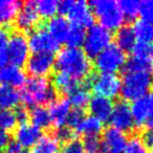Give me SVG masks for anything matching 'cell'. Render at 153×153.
Instances as JSON below:
<instances>
[{"label":"cell","mask_w":153,"mask_h":153,"mask_svg":"<svg viewBox=\"0 0 153 153\" xmlns=\"http://www.w3.org/2000/svg\"><path fill=\"white\" fill-rule=\"evenodd\" d=\"M57 71L69 76L76 82L85 81L92 74V63L80 47L61 49L55 60Z\"/></svg>","instance_id":"cell-1"},{"label":"cell","mask_w":153,"mask_h":153,"mask_svg":"<svg viewBox=\"0 0 153 153\" xmlns=\"http://www.w3.org/2000/svg\"><path fill=\"white\" fill-rule=\"evenodd\" d=\"M20 94V101L26 106L35 107L53 103L57 99V91L46 78L32 76L26 80Z\"/></svg>","instance_id":"cell-2"},{"label":"cell","mask_w":153,"mask_h":153,"mask_svg":"<svg viewBox=\"0 0 153 153\" xmlns=\"http://www.w3.org/2000/svg\"><path fill=\"white\" fill-rule=\"evenodd\" d=\"M153 86V76L149 72H128L125 71L121 80V96L125 100L135 101L144 94H148Z\"/></svg>","instance_id":"cell-3"},{"label":"cell","mask_w":153,"mask_h":153,"mask_svg":"<svg viewBox=\"0 0 153 153\" xmlns=\"http://www.w3.org/2000/svg\"><path fill=\"white\" fill-rule=\"evenodd\" d=\"M88 4L101 25L105 28L109 30H117L123 25L125 18L121 12L119 2L114 0H94Z\"/></svg>","instance_id":"cell-4"},{"label":"cell","mask_w":153,"mask_h":153,"mask_svg":"<svg viewBox=\"0 0 153 153\" xmlns=\"http://www.w3.org/2000/svg\"><path fill=\"white\" fill-rule=\"evenodd\" d=\"M85 87H89L98 96L107 99L117 97L121 91V79L117 74H94L92 72L84 81Z\"/></svg>","instance_id":"cell-5"},{"label":"cell","mask_w":153,"mask_h":153,"mask_svg":"<svg viewBox=\"0 0 153 153\" xmlns=\"http://www.w3.org/2000/svg\"><path fill=\"white\" fill-rule=\"evenodd\" d=\"M112 33L101 24H94L88 28L83 42L84 53L88 58H96L111 44Z\"/></svg>","instance_id":"cell-6"},{"label":"cell","mask_w":153,"mask_h":153,"mask_svg":"<svg viewBox=\"0 0 153 153\" xmlns=\"http://www.w3.org/2000/svg\"><path fill=\"white\" fill-rule=\"evenodd\" d=\"M126 53L117 44H110L94 58V66L104 74H115L126 64Z\"/></svg>","instance_id":"cell-7"},{"label":"cell","mask_w":153,"mask_h":153,"mask_svg":"<svg viewBox=\"0 0 153 153\" xmlns=\"http://www.w3.org/2000/svg\"><path fill=\"white\" fill-rule=\"evenodd\" d=\"M5 51L10 63L21 67L30 57V47L26 36L21 32H14L10 36Z\"/></svg>","instance_id":"cell-8"},{"label":"cell","mask_w":153,"mask_h":153,"mask_svg":"<svg viewBox=\"0 0 153 153\" xmlns=\"http://www.w3.org/2000/svg\"><path fill=\"white\" fill-rule=\"evenodd\" d=\"M30 51L33 53H55L59 51L60 44L51 36L44 25L40 24L30 33L27 39Z\"/></svg>","instance_id":"cell-9"},{"label":"cell","mask_w":153,"mask_h":153,"mask_svg":"<svg viewBox=\"0 0 153 153\" xmlns=\"http://www.w3.org/2000/svg\"><path fill=\"white\" fill-rule=\"evenodd\" d=\"M55 53H33L25 63L26 70L32 76L45 78L51 74L55 67Z\"/></svg>","instance_id":"cell-10"},{"label":"cell","mask_w":153,"mask_h":153,"mask_svg":"<svg viewBox=\"0 0 153 153\" xmlns=\"http://www.w3.org/2000/svg\"><path fill=\"white\" fill-rule=\"evenodd\" d=\"M109 123L111 127L122 132H132L135 128L131 109L125 101H119L113 105L112 111L109 117Z\"/></svg>","instance_id":"cell-11"},{"label":"cell","mask_w":153,"mask_h":153,"mask_svg":"<svg viewBox=\"0 0 153 153\" xmlns=\"http://www.w3.org/2000/svg\"><path fill=\"white\" fill-rule=\"evenodd\" d=\"M40 21V16L36 9L35 1H27L22 3L21 9L19 10L15 18V25L23 32H32L37 27Z\"/></svg>","instance_id":"cell-12"},{"label":"cell","mask_w":153,"mask_h":153,"mask_svg":"<svg viewBox=\"0 0 153 153\" xmlns=\"http://www.w3.org/2000/svg\"><path fill=\"white\" fill-rule=\"evenodd\" d=\"M67 15L72 25L79 26L82 28L90 27L91 25H94V13L88 2L84 0L74 1Z\"/></svg>","instance_id":"cell-13"},{"label":"cell","mask_w":153,"mask_h":153,"mask_svg":"<svg viewBox=\"0 0 153 153\" xmlns=\"http://www.w3.org/2000/svg\"><path fill=\"white\" fill-rule=\"evenodd\" d=\"M127 142L128 138L126 133L112 127H108L103 133L101 153H123Z\"/></svg>","instance_id":"cell-14"},{"label":"cell","mask_w":153,"mask_h":153,"mask_svg":"<svg viewBox=\"0 0 153 153\" xmlns=\"http://www.w3.org/2000/svg\"><path fill=\"white\" fill-rule=\"evenodd\" d=\"M130 109L135 126L142 127L153 111V92H148L133 101Z\"/></svg>","instance_id":"cell-15"},{"label":"cell","mask_w":153,"mask_h":153,"mask_svg":"<svg viewBox=\"0 0 153 153\" xmlns=\"http://www.w3.org/2000/svg\"><path fill=\"white\" fill-rule=\"evenodd\" d=\"M42 137V131L32 123L20 124L15 130V140L21 148L28 149L34 147Z\"/></svg>","instance_id":"cell-16"},{"label":"cell","mask_w":153,"mask_h":153,"mask_svg":"<svg viewBox=\"0 0 153 153\" xmlns=\"http://www.w3.org/2000/svg\"><path fill=\"white\" fill-rule=\"evenodd\" d=\"M26 82L25 72L21 67L7 64L0 67V84L12 88L22 87Z\"/></svg>","instance_id":"cell-17"},{"label":"cell","mask_w":153,"mask_h":153,"mask_svg":"<svg viewBox=\"0 0 153 153\" xmlns=\"http://www.w3.org/2000/svg\"><path fill=\"white\" fill-rule=\"evenodd\" d=\"M45 28L59 44L66 43L71 24L63 16H55L45 22Z\"/></svg>","instance_id":"cell-18"},{"label":"cell","mask_w":153,"mask_h":153,"mask_svg":"<svg viewBox=\"0 0 153 153\" xmlns=\"http://www.w3.org/2000/svg\"><path fill=\"white\" fill-rule=\"evenodd\" d=\"M112 108V100L105 98V97L98 96V94L92 97L88 103V109H89L91 115L102 122L109 120Z\"/></svg>","instance_id":"cell-19"},{"label":"cell","mask_w":153,"mask_h":153,"mask_svg":"<svg viewBox=\"0 0 153 153\" xmlns=\"http://www.w3.org/2000/svg\"><path fill=\"white\" fill-rule=\"evenodd\" d=\"M48 111L49 115H51V124H53L56 129L61 128L66 124V119L70 111V104L67 99L65 98L56 99L51 104Z\"/></svg>","instance_id":"cell-20"},{"label":"cell","mask_w":153,"mask_h":153,"mask_svg":"<svg viewBox=\"0 0 153 153\" xmlns=\"http://www.w3.org/2000/svg\"><path fill=\"white\" fill-rule=\"evenodd\" d=\"M22 2L16 0H0V24L5 26L15 20Z\"/></svg>","instance_id":"cell-21"},{"label":"cell","mask_w":153,"mask_h":153,"mask_svg":"<svg viewBox=\"0 0 153 153\" xmlns=\"http://www.w3.org/2000/svg\"><path fill=\"white\" fill-rule=\"evenodd\" d=\"M115 42L123 51H130L136 43V38L131 25H122L115 33Z\"/></svg>","instance_id":"cell-22"},{"label":"cell","mask_w":153,"mask_h":153,"mask_svg":"<svg viewBox=\"0 0 153 153\" xmlns=\"http://www.w3.org/2000/svg\"><path fill=\"white\" fill-rule=\"evenodd\" d=\"M20 103V94L15 88L0 85V110H12Z\"/></svg>","instance_id":"cell-23"},{"label":"cell","mask_w":153,"mask_h":153,"mask_svg":"<svg viewBox=\"0 0 153 153\" xmlns=\"http://www.w3.org/2000/svg\"><path fill=\"white\" fill-rule=\"evenodd\" d=\"M56 91L62 94H69L72 90L76 89L79 86V82H76L69 76L63 74V72L57 71L53 76V84Z\"/></svg>","instance_id":"cell-24"},{"label":"cell","mask_w":153,"mask_h":153,"mask_svg":"<svg viewBox=\"0 0 153 153\" xmlns=\"http://www.w3.org/2000/svg\"><path fill=\"white\" fill-rule=\"evenodd\" d=\"M76 129L78 133L83 134L85 136L99 135L103 130V122L92 115H89L84 117L81 124Z\"/></svg>","instance_id":"cell-25"},{"label":"cell","mask_w":153,"mask_h":153,"mask_svg":"<svg viewBox=\"0 0 153 153\" xmlns=\"http://www.w3.org/2000/svg\"><path fill=\"white\" fill-rule=\"evenodd\" d=\"M28 117L32 121V124L38 128H48L51 127V120L49 111L44 106H35L28 113Z\"/></svg>","instance_id":"cell-26"},{"label":"cell","mask_w":153,"mask_h":153,"mask_svg":"<svg viewBox=\"0 0 153 153\" xmlns=\"http://www.w3.org/2000/svg\"><path fill=\"white\" fill-rule=\"evenodd\" d=\"M90 94L88 91L87 87L85 86H78L74 90H72L68 94V102L70 105L78 109H84L88 106V103L90 101Z\"/></svg>","instance_id":"cell-27"},{"label":"cell","mask_w":153,"mask_h":153,"mask_svg":"<svg viewBox=\"0 0 153 153\" xmlns=\"http://www.w3.org/2000/svg\"><path fill=\"white\" fill-rule=\"evenodd\" d=\"M60 143L53 134H46L34 146L32 153H59Z\"/></svg>","instance_id":"cell-28"},{"label":"cell","mask_w":153,"mask_h":153,"mask_svg":"<svg viewBox=\"0 0 153 153\" xmlns=\"http://www.w3.org/2000/svg\"><path fill=\"white\" fill-rule=\"evenodd\" d=\"M125 71L128 72H149L153 71V59H140L131 57L125 64Z\"/></svg>","instance_id":"cell-29"},{"label":"cell","mask_w":153,"mask_h":153,"mask_svg":"<svg viewBox=\"0 0 153 153\" xmlns=\"http://www.w3.org/2000/svg\"><path fill=\"white\" fill-rule=\"evenodd\" d=\"M133 32L135 38L142 42H152L153 41V24L138 19L133 25Z\"/></svg>","instance_id":"cell-30"},{"label":"cell","mask_w":153,"mask_h":153,"mask_svg":"<svg viewBox=\"0 0 153 153\" xmlns=\"http://www.w3.org/2000/svg\"><path fill=\"white\" fill-rule=\"evenodd\" d=\"M36 9L42 18H53L58 12V1L55 0H40L36 2Z\"/></svg>","instance_id":"cell-31"},{"label":"cell","mask_w":153,"mask_h":153,"mask_svg":"<svg viewBox=\"0 0 153 153\" xmlns=\"http://www.w3.org/2000/svg\"><path fill=\"white\" fill-rule=\"evenodd\" d=\"M119 5L124 18L127 20H134L140 14V2L136 0H121Z\"/></svg>","instance_id":"cell-32"},{"label":"cell","mask_w":153,"mask_h":153,"mask_svg":"<svg viewBox=\"0 0 153 153\" xmlns=\"http://www.w3.org/2000/svg\"><path fill=\"white\" fill-rule=\"evenodd\" d=\"M85 35L86 33L84 28L76 25H71L67 40H66V44L68 45V47H79L80 45L83 44Z\"/></svg>","instance_id":"cell-33"},{"label":"cell","mask_w":153,"mask_h":153,"mask_svg":"<svg viewBox=\"0 0 153 153\" xmlns=\"http://www.w3.org/2000/svg\"><path fill=\"white\" fill-rule=\"evenodd\" d=\"M133 57L140 59H152L153 58V43L138 41L132 48Z\"/></svg>","instance_id":"cell-34"},{"label":"cell","mask_w":153,"mask_h":153,"mask_svg":"<svg viewBox=\"0 0 153 153\" xmlns=\"http://www.w3.org/2000/svg\"><path fill=\"white\" fill-rule=\"evenodd\" d=\"M17 119L12 110H0V130L10 131L17 125Z\"/></svg>","instance_id":"cell-35"},{"label":"cell","mask_w":153,"mask_h":153,"mask_svg":"<svg viewBox=\"0 0 153 153\" xmlns=\"http://www.w3.org/2000/svg\"><path fill=\"white\" fill-rule=\"evenodd\" d=\"M83 147L85 153H101L102 152V140L99 135L85 136L83 140Z\"/></svg>","instance_id":"cell-36"},{"label":"cell","mask_w":153,"mask_h":153,"mask_svg":"<svg viewBox=\"0 0 153 153\" xmlns=\"http://www.w3.org/2000/svg\"><path fill=\"white\" fill-rule=\"evenodd\" d=\"M123 153H149L147 147L138 136H132L127 142L126 148Z\"/></svg>","instance_id":"cell-37"},{"label":"cell","mask_w":153,"mask_h":153,"mask_svg":"<svg viewBox=\"0 0 153 153\" xmlns=\"http://www.w3.org/2000/svg\"><path fill=\"white\" fill-rule=\"evenodd\" d=\"M85 117V111L84 109H78L74 108L72 110L69 111L68 117L66 119V124H67L68 128H76L81 124V122Z\"/></svg>","instance_id":"cell-38"},{"label":"cell","mask_w":153,"mask_h":153,"mask_svg":"<svg viewBox=\"0 0 153 153\" xmlns=\"http://www.w3.org/2000/svg\"><path fill=\"white\" fill-rule=\"evenodd\" d=\"M140 14L143 20L153 24V0H144L140 2Z\"/></svg>","instance_id":"cell-39"},{"label":"cell","mask_w":153,"mask_h":153,"mask_svg":"<svg viewBox=\"0 0 153 153\" xmlns=\"http://www.w3.org/2000/svg\"><path fill=\"white\" fill-rule=\"evenodd\" d=\"M59 153H85V150H84L82 142L74 138L67 143H64Z\"/></svg>","instance_id":"cell-40"},{"label":"cell","mask_w":153,"mask_h":153,"mask_svg":"<svg viewBox=\"0 0 153 153\" xmlns=\"http://www.w3.org/2000/svg\"><path fill=\"white\" fill-rule=\"evenodd\" d=\"M53 135L59 140V143L60 142L67 143V142H69V140H72L76 138L74 132L72 131L70 128L65 127V126H63V127H61V128H57L56 131H53Z\"/></svg>","instance_id":"cell-41"},{"label":"cell","mask_w":153,"mask_h":153,"mask_svg":"<svg viewBox=\"0 0 153 153\" xmlns=\"http://www.w3.org/2000/svg\"><path fill=\"white\" fill-rule=\"evenodd\" d=\"M142 142L144 143V145L148 148H153V129H147L145 131H143L142 137H140Z\"/></svg>","instance_id":"cell-42"},{"label":"cell","mask_w":153,"mask_h":153,"mask_svg":"<svg viewBox=\"0 0 153 153\" xmlns=\"http://www.w3.org/2000/svg\"><path fill=\"white\" fill-rule=\"evenodd\" d=\"M16 115V119H17V122H19L20 124H23V123H26L28 119V112L24 107H21V106H18L16 108V110L14 111Z\"/></svg>","instance_id":"cell-43"},{"label":"cell","mask_w":153,"mask_h":153,"mask_svg":"<svg viewBox=\"0 0 153 153\" xmlns=\"http://www.w3.org/2000/svg\"><path fill=\"white\" fill-rule=\"evenodd\" d=\"M10 38V33L5 26L0 25V51L5 49L7 44V41Z\"/></svg>","instance_id":"cell-44"},{"label":"cell","mask_w":153,"mask_h":153,"mask_svg":"<svg viewBox=\"0 0 153 153\" xmlns=\"http://www.w3.org/2000/svg\"><path fill=\"white\" fill-rule=\"evenodd\" d=\"M72 0H63V1H60L58 2V12L61 14L62 16L63 15H67L68 12L70 10V7L72 4Z\"/></svg>","instance_id":"cell-45"},{"label":"cell","mask_w":153,"mask_h":153,"mask_svg":"<svg viewBox=\"0 0 153 153\" xmlns=\"http://www.w3.org/2000/svg\"><path fill=\"white\" fill-rule=\"evenodd\" d=\"M21 149L22 148L20 147V145L15 140H11L4 148V150L5 153H20L22 151Z\"/></svg>","instance_id":"cell-46"},{"label":"cell","mask_w":153,"mask_h":153,"mask_svg":"<svg viewBox=\"0 0 153 153\" xmlns=\"http://www.w3.org/2000/svg\"><path fill=\"white\" fill-rule=\"evenodd\" d=\"M10 140V134L4 130H0V149H4Z\"/></svg>","instance_id":"cell-47"},{"label":"cell","mask_w":153,"mask_h":153,"mask_svg":"<svg viewBox=\"0 0 153 153\" xmlns=\"http://www.w3.org/2000/svg\"><path fill=\"white\" fill-rule=\"evenodd\" d=\"M7 62H9V59H7V51H5V49L0 51V67L7 65Z\"/></svg>","instance_id":"cell-48"},{"label":"cell","mask_w":153,"mask_h":153,"mask_svg":"<svg viewBox=\"0 0 153 153\" xmlns=\"http://www.w3.org/2000/svg\"><path fill=\"white\" fill-rule=\"evenodd\" d=\"M145 125H146L147 127H148V129H153V111L151 112L150 117H148V120L146 121Z\"/></svg>","instance_id":"cell-49"},{"label":"cell","mask_w":153,"mask_h":153,"mask_svg":"<svg viewBox=\"0 0 153 153\" xmlns=\"http://www.w3.org/2000/svg\"><path fill=\"white\" fill-rule=\"evenodd\" d=\"M20 153H32L30 151H28V150H24V151H21Z\"/></svg>","instance_id":"cell-50"},{"label":"cell","mask_w":153,"mask_h":153,"mask_svg":"<svg viewBox=\"0 0 153 153\" xmlns=\"http://www.w3.org/2000/svg\"><path fill=\"white\" fill-rule=\"evenodd\" d=\"M150 153H153V148L151 149V151H150Z\"/></svg>","instance_id":"cell-51"},{"label":"cell","mask_w":153,"mask_h":153,"mask_svg":"<svg viewBox=\"0 0 153 153\" xmlns=\"http://www.w3.org/2000/svg\"><path fill=\"white\" fill-rule=\"evenodd\" d=\"M0 153H1V152H0Z\"/></svg>","instance_id":"cell-52"}]
</instances>
